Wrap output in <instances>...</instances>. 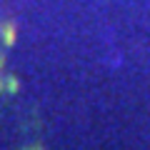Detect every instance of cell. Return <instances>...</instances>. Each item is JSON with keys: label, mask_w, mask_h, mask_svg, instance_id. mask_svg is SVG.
I'll list each match as a JSON object with an SVG mask.
<instances>
[{"label": "cell", "mask_w": 150, "mask_h": 150, "mask_svg": "<svg viewBox=\"0 0 150 150\" xmlns=\"http://www.w3.org/2000/svg\"><path fill=\"white\" fill-rule=\"evenodd\" d=\"M0 38H3L5 48H13L15 45V23H3L0 25Z\"/></svg>", "instance_id": "cell-1"}, {"label": "cell", "mask_w": 150, "mask_h": 150, "mask_svg": "<svg viewBox=\"0 0 150 150\" xmlns=\"http://www.w3.org/2000/svg\"><path fill=\"white\" fill-rule=\"evenodd\" d=\"M5 90L10 93V95H15V93L20 90V80H18L13 73H5Z\"/></svg>", "instance_id": "cell-2"}, {"label": "cell", "mask_w": 150, "mask_h": 150, "mask_svg": "<svg viewBox=\"0 0 150 150\" xmlns=\"http://www.w3.org/2000/svg\"><path fill=\"white\" fill-rule=\"evenodd\" d=\"M0 70H5V53H0Z\"/></svg>", "instance_id": "cell-3"}, {"label": "cell", "mask_w": 150, "mask_h": 150, "mask_svg": "<svg viewBox=\"0 0 150 150\" xmlns=\"http://www.w3.org/2000/svg\"><path fill=\"white\" fill-rule=\"evenodd\" d=\"M25 150H43L40 145H33V148H25Z\"/></svg>", "instance_id": "cell-4"}]
</instances>
